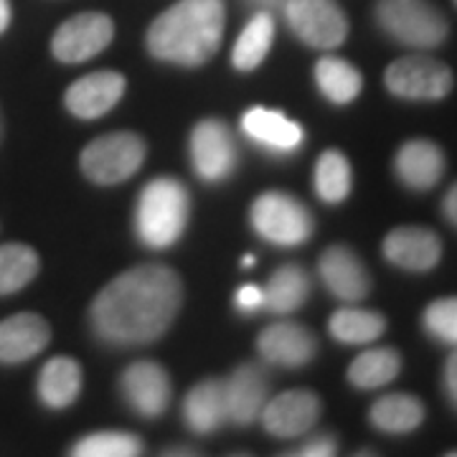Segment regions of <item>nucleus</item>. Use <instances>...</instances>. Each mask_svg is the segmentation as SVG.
<instances>
[{
	"mask_svg": "<svg viewBox=\"0 0 457 457\" xmlns=\"http://www.w3.org/2000/svg\"><path fill=\"white\" fill-rule=\"evenodd\" d=\"M183 305V282L165 264H137L107 282L89 308L99 341L135 348L163 338Z\"/></svg>",
	"mask_w": 457,
	"mask_h": 457,
	"instance_id": "f257e3e1",
	"label": "nucleus"
},
{
	"mask_svg": "<svg viewBox=\"0 0 457 457\" xmlns=\"http://www.w3.org/2000/svg\"><path fill=\"white\" fill-rule=\"evenodd\" d=\"M224 0H179L150 23L145 46L153 59L176 66H204L224 41Z\"/></svg>",
	"mask_w": 457,
	"mask_h": 457,
	"instance_id": "f03ea898",
	"label": "nucleus"
},
{
	"mask_svg": "<svg viewBox=\"0 0 457 457\" xmlns=\"http://www.w3.org/2000/svg\"><path fill=\"white\" fill-rule=\"evenodd\" d=\"M191 219V194L179 179H153L135 204V234L147 249L179 245Z\"/></svg>",
	"mask_w": 457,
	"mask_h": 457,
	"instance_id": "7ed1b4c3",
	"label": "nucleus"
},
{
	"mask_svg": "<svg viewBox=\"0 0 457 457\" xmlns=\"http://www.w3.org/2000/svg\"><path fill=\"white\" fill-rule=\"evenodd\" d=\"M378 29L409 49H437L450 36V23L429 0H378L374 8Z\"/></svg>",
	"mask_w": 457,
	"mask_h": 457,
	"instance_id": "20e7f679",
	"label": "nucleus"
},
{
	"mask_svg": "<svg viewBox=\"0 0 457 457\" xmlns=\"http://www.w3.org/2000/svg\"><path fill=\"white\" fill-rule=\"evenodd\" d=\"M145 155V140L137 132H107L84 147L79 168L97 186H117L143 168Z\"/></svg>",
	"mask_w": 457,
	"mask_h": 457,
	"instance_id": "39448f33",
	"label": "nucleus"
},
{
	"mask_svg": "<svg viewBox=\"0 0 457 457\" xmlns=\"http://www.w3.org/2000/svg\"><path fill=\"white\" fill-rule=\"evenodd\" d=\"M249 224L257 237L278 246L305 245L315 231L308 206L285 191H267L254 198L249 209Z\"/></svg>",
	"mask_w": 457,
	"mask_h": 457,
	"instance_id": "423d86ee",
	"label": "nucleus"
},
{
	"mask_svg": "<svg viewBox=\"0 0 457 457\" xmlns=\"http://www.w3.org/2000/svg\"><path fill=\"white\" fill-rule=\"evenodd\" d=\"M384 84L394 97L411 99V102H437L453 92L455 74L440 59L414 54L392 62L384 74Z\"/></svg>",
	"mask_w": 457,
	"mask_h": 457,
	"instance_id": "0eeeda50",
	"label": "nucleus"
},
{
	"mask_svg": "<svg viewBox=\"0 0 457 457\" xmlns=\"http://www.w3.org/2000/svg\"><path fill=\"white\" fill-rule=\"evenodd\" d=\"M282 13L290 31L311 49H338L348 38V18L336 0H285Z\"/></svg>",
	"mask_w": 457,
	"mask_h": 457,
	"instance_id": "6e6552de",
	"label": "nucleus"
},
{
	"mask_svg": "<svg viewBox=\"0 0 457 457\" xmlns=\"http://www.w3.org/2000/svg\"><path fill=\"white\" fill-rule=\"evenodd\" d=\"M191 165L206 183H221L237 170V143L224 120L206 117L196 122L188 140Z\"/></svg>",
	"mask_w": 457,
	"mask_h": 457,
	"instance_id": "1a4fd4ad",
	"label": "nucleus"
},
{
	"mask_svg": "<svg viewBox=\"0 0 457 457\" xmlns=\"http://www.w3.org/2000/svg\"><path fill=\"white\" fill-rule=\"evenodd\" d=\"M112 38V18L104 13H79L56 29L51 38V54L62 64H82L107 49Z\"/></svg>",
	"mask_w": 457,
	"mask_h": 457,
	"instance_id": "9d476101",
	"label": "nucleus"
},
{
	"mask_svg": "<svg viewBox=\"0 0 457 457\" xmlns=\"http://www.w3.org/2000/svg\"><path fill=\"white\" fill-rule=\"evenodd\" d=\"M320 396L311 389H290L278 394L275 399H267L260 420L267 435L278 440H295L308 435L320 420Z\"/></svg>",
	"mask_w": 457,
	"mask_h": 457,
	"instance_id": "9b49d317",
	"label": "nucleus"
},
{
	"mask_svg": "<svg viewBox=\"0 0 457 457\" xmlns=\"http://www.w3.org/2000/svg\"><path fill=\"white\" fill-rule=\"evenodd\" d=\"M125 404L143 420H158L170 404V376L158 361H135L120 376Z\"/></svg>",
	"mask_w": 457,
	"mask_h": 457,
	"instance_id": "f8f14e48",
	"label": "nucleus"
},
{
	"mask_svg": "<svg viewBox=\"0 0 457 457\" xmlns=\"http://www.w3.org/2000/svg\"><path fill=\"white\" fill-rule=\"evenodd\" d=\"M318 275L328 293L341 303H361L371 293V275L351 246H328L318 260Z\"/></svg>",
	"mask_w": 457,
	"mask_h": 457,
	"instance_id": "ddd939ff",
	"label": "nucleus"
},
{
	"mask_svg": "<svg viewBox=\"0 0 457 457\" xmlns=\"http://www.w3.org/2000/svg\"><path fill=\"white\" fill-rule=\"evenodd\" d=\"M260 359L270 366L282 369H303L318 353V338L303 323L279 320L262 330L257 336Z\"/></svg>",
	"mask_w": 457,
	"mask_h": 457,
	"instance_id": "4468645a",
	"label": "nucleus"
},
{
	"mask_svg": "<svg viewBox=\"0 0 457 457\" xmlns=\"http://www.w3.org/2000/svg\"><path fill=\"white\" fill-rule=\"evenodd\" d=\"M128 82L120 71H92L64 92V107L77 120H99L125 97Z\"/></svg>",
	"mask_w": 457,
	"mask_h": 457,
	"instance_id": "2eb2a0df",
	"label": "nucleus"
},
{
	"mask_svg": "<svg viewBox=\"0 0 457 457\" xmlns=\"http://www.w3.org/2000/svg\"><path fill=\"white\" fill-rule=\"evenodd\" d=\"M227 411L231 425H252L257 422L262 409L270 399V374L262 363H239L227 381Z\"/></svg>",
	"mask_w": 457,
	"mask_h": 457,
	"instance_id": "dca6fc26",
	"label": "nucleus"
},
{
	"mask_svg": "<svg viewBox=\"0 0 457 457\" xmlns=\"http://www.w3.org/2000/svg\"><path fill=\"white\" fill-rule=\"evenodd\" d=\"M384 260L407 270V272H429L442 260V239L425 227H396L384 239Z\"/></svg>",
	"mask_w": 457,
	"mask_h": 457,
	"instance_id": "f3484780",
	"label": "nucleus"
},
{
	"mask_svg": "<svg viewBox=\"0 0 457 457\" xmlns=\"http://www.w3.org/2000/svg\"><path fill=\"white\" fill-rule=\"evenodd\" d=\"M51 343L49 320L38 312H16L0 320V366L36 359Z\"/></svg>",
	"mask_w": 457,
	"mask_h": 457,
	"instance_id": "a211bd4d",
	"label": "nucleus"
},
{
	"mask_svg": "<svg viewBox=\"0 0 457 457\" xmlns=\"http://www.w3.org/2000/svg\"><path fill=\"white\" fill-rule=\"evenodd\" d=\"M242 132L254 143L275 155L297 153L305 143V130L287 114L270 107H252L242 114Z\"/></svg>",
	"mask_w": 457,
	"mask_h": 457,
	"instance_id": "6ab92c4d",
	"label": "nucleus"
},
{
	"mask_svg": "<svg viewBox=\"0 0 457 457\" xmlns=\"http://www.w3.org/2000/svg\"><path fill=\"white\" fill-rule=\"evenodd\" d=\"M445 153L432 140H407L394 155V176L407 186L409 191H429L445 176Z\"/></svg>",
	"mask_w": 457,
	"mask_h": 457,
	"instance_id": "aec40b11",
	"label": "nucleus"
},
{
	"mask_svg": "<svg viewBox=\"0 0 457 457\" xmlns=\"http://www.w3.org/2000/svg\"><path fill=\"white\" fill-rule=\"evenodd\" d=\"M84 374L79 361L69 359V356H54L38 371L36 394H38V402L44 407L62 411V409H69L79 399Z\"/></svg>",
	"mask_w": 457,
	"mask_h": 457,
	"instance_id": "412c9836",
	"label": "nucleus"
},
{
	"mask_svg": "<svg viewBox=\"0 0 457 457\" xmlns=\"http://www.w3.org/2000/svg\"><path fill=\"white\" fill-rule=\"evenodd\" d=\"M183 420L196 435H213L228 422L227 389L221 378L198 381L183 399Z\"/></svg>",
	"mask_w": 457,
	"mask_h": 457,
	"instance_id": "4be33fe9",
	"label": "nucleus"
},
{
	"mask_svg": "<svg viewBox=\"0 0 457 457\" xmlns=\"http://www.w3.org/2000/svg\"><path fill=\"white\" fill-rule=\"evenodd\" d=\"M262 293H264V311L275 312V315H290L300 311L305 300L311 297V278L300 264L290 262L270 275Z\"/></svg>",
	"mask_w": 457,
	"mask_h": 457,
	"instance_id": "5701e85b",
	"label": "nucleus"
},
{
	"mask_svg": "<svg viewBox=\"0 0 457 457\" xmlns=\"http://www.w3.org/2000/svg\"><path fill=\"white\" fill-rule=\"evenodd\" d=\"M425 404L411 394H386L376 399L369 422L386 435H409L425 422Z\"/></svg>",
	"mask_w": 457,
	"mask_h": 457,
	"instance_id": "b1692460",
	"label": "nucleus"
},
{
	"mask_svg": "<svg viewBox=\"0 0 457 457\" xmlns=\"http://www.w3.org/2000/svg\"><path fill=\"white\" fill-rule=\"evenodd\" d=\"M275 41V18L270 11H257L249 18L231 51V64L237 71H254L267 59Z\"/></svg>",
	"mask_w": 457,
	"mask_h": 457,
	"instance_id": "393cba45",
	"label": "nucleus"
},
{
	"mask_svg": "<svg viewBox=\"0 0 457 457\" xmlns=\"http://www.w3.org/2000/svg\"><path fill=\"white\" fill-rule=\"evenodd\" d=\"M399 371H402V356L394 348H369L351 361L345 378L361 392H371L392 384Z\"/></svg>",
	"mask_w": 457,
	"mask_h": 457,
	"instance_id": "a878e982",
	"label": "nucleus"
},
{
	"mask_svg": "<svg viewBox=\"0 0 457 457\" xmlns=\"http://www.w3.org/2000/svg\"><path fill=\"white\" fill-rule=\"evenodd\" d=\"M315 84L333 104H351L363 89V77L356 66L341 56H323L315 64Z\"/></svg>",
	"mask_w": 457,
	"mask_h": 457,
	"instance_id": "bb28decb",
	"label": "nucleus"
},
{
	"mask_svg": "<svg viewBox=\"0 0 457 457\" xmlns=\"http://www.w3.org/2000/svg\"><path fill=\"white\" fill-rule=\"evenodd\" d=\"M328 330L343 345H366L386 333V318L363 308H338L328 318Z\"/></svg>",
	"mask_w": 457,
	"mask_h": 457,
	"instance_id": "cd10ccee",
	"label": "nucleus"
},
{
	"mask_svg": "<svg viewBox=\"0 0 457 457\" xmlns=\"http://www.w3.org/2000/svg\"><path fill=\"white\" fill-rule=\"evenodd\" d=\"M41 272V257L31 245L5 242L0 245V297L21 293Z\"/></svg>",
	"mask_w": 457,
	"mask_h": 457,
	"instance_id": "c85d7f7f",
	"label": "nucleus"
},
{
	"mask_svg": "<svg viewBox=\"0 0 457 457\" xmlns=\"http://www.w3.org/2000/svg\"><path fill=\"white\" fill-rule=\"evenodd\" d=\"M312 186H315V194L323 204H343L351 196V188H353L351 161L343 155L341 150H326L315 163Z\"/></svg>",
	"mask_w": 457,
	"mask_h": 457,
	"instance_id": "c756f323",
	"label": "nucleus"
},
{
	"mask_svg": "<svg viewBox=\"0 0 457 457\" xmlns=\"http://www.w3.org/2000/svg\"><path fill=\"white\" fill-rule=\"evenodd\" d=\"M140 453H143V440L132 432H120V429L92 432L79 442H74L71 447L74 457H135Z\"/></svg>",
	"mask_w": 457,
	"mask_h": 457,
	"instance_id": "7c9ffc66",
	"label": "nucleus"
},
{
	"mask_svg": "<svg viewBox=\"0 0 457 457\" xmlns=\"http://www.w3.org/2000/svg\"><path fill=\"white\" fill-rule=\"evenodd\" d=\"M422 326L429 338L457 348V297L432 300L422 312Z\"/></svg>",
	"mask_w": 457,
	"mask_h": 457,
	"instance_id": "2f4dec72",
	"label": "nucleus"
},
{
	"mask_svg": "<svg viewBox=\"0 0 457 457\" xmlns=\"http://www.w3.org/2000/svg\"><path fill=\"white\" fill-rule=\"evenodd\" d=\"M234 308L242 315H252V312L264 311V293L260 285H242L237 295H234Z\"/></svg>",
	"mask_w": 457,
	"mask_h": 457,
	"instance_id": "473e14b6",
	"label": "nucleus"
},
{
	"mask_svg": "<svg viewBox=\"0 0 457 457\" xmlns=\"http://www.w3.org/2000/svg\"><path fill=\"white\" fill-rule=\"evenodd\" d=\"M338 453V440L333 435H318L308 440L295 455L297 457H333Z\"/></svg>",
	"mask_w": 457,
	"mask_h": 457,
	"instance_id": "72a5a7b5",
	"label": "nucleus"
},
{
	"mask_svg": "<svg viewBox=\"0 0 457 457\" xmlns=\"http://www.w3.org/2000/svg\"><path fill=\"white\" fill-rule=\"evenodd\" d=\"M442 386H445V396L447 402L457 409V348L445 361V371H442Z\"/></svg>",
	"mask_w": 457,
	"mask_h": 457,
	"instance_id": "f704fd0d",
	"label": "nucleus"
},
{
	"mask_svg": "<svg viewBox=\"0 0 457 457\" xmlns=\"http://www.w3.org/2000/svg\"><path fill=\"white\" fill-rule=\"evenodd\" d=\"M442 213H445V219L457 228V180L447 188V194L442 198Z\"/></svg>",
	"mask_w": 457,
	"mask_h": 457,
	"instance_id": "c9c22d12",
	"label": "nucleus"
},
{
	"mask_svg": "<svg viewBox=\"0 0 457 457\" xmlns=\"http://www.w3.org/2000/svg\"><path fill=\"white\" fill-rule=\"evenodd\" d=\"M246 5H252V8H257V11H282V5H285V0H245Z\"/></svg>",
	"mask_w": 457,
	"mask_h": 457,
	"instance_id": "e433bc0d",
	"label": "nucleus"
},
{
	"mask_svg": "<svg viewBox=\"0 0 457 457\" xmlns=\"http://www.w3.org/2000/svg\"><path fill=\"white\" fill-rule=\"evenodd\" d=\"M11 18H13L11 0H0V36L8 31V26H11Z\"/></svg>",
	"mask_w": 457,
	"mask_h": 457,
	"instance_id": "4c0bfd02",
	"label": "nucleus"
},
{
	"mask_svg": "<svg viewBox=\"0 0 457 457\" xmlns=\"http://www.w3.org/2000/svg\"><path fill=\"white\" fill-rule=\"evenodd\" d=\"M165 455H196L194 450H165Z\"/></svg>",
	"mask_w": 457,
	"mask_h": 457,
	"instance_id": "58836bf2",
	"label": "nucleus"
},
{
	"mask_svg": "<svg viewBox=\"0 0 457 457\" xmlns=\"http://www.w3.org/2000/svg\"><path fill=\"white\" fill-rule=\"evenodd\" d=\"M254 257H252V254H246L245 260H242V267H245V270H249V267H254Z\"/></svg>",
	"mask_w": 457,
	"mask_h": 457,
	"instance_id": "ea45409f",
	"label": "nucleus"
},
{
	"mask_svg": "<svg viewBox=\"0 0 457 457\" xmlns=\"http://www.w3.org/2000/svg\"><path fill=\"white\" fill-rule=\"evenodd\" d=\"M3 132H5V122H3V110H0V143H3Z\"/></svg>",
	"mask_w": 457,
	"mask_h": 457,
	"instance_id": "a19ab883",
	"label": "nucleus"
},
{
	"mask_svg": "<svg viewBox=\"0 0 457 457\" xmlns=\"http://www.w3.org/2000/svg\"><path fill=\"white\" fill-rule=\"evenodd\" d=\"M447 457H457V450H453V453H447Z\"/></svg>",
	"mask_w": 457,
	"mask_h": 457,
	"instance_id": "79ce46f5",
	"label": "nucleus"
}]
</instances>
